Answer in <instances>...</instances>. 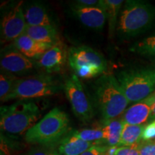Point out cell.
<instances>
[{"label": "cell", "mask_w": 155, "mask_h": 155, "mask_svg": "<svg viewBox=\"0 0 155 155\" xmlns=\"http://www.w3.org/2000/svg\"><path fill=\"white\" fill-rule=\"evenodd\" d=\"M70 10L71 15L83 25L94 30H102L107 20V15L101 1L99 5L95 7H83L73 2Z\"/></svg>", "instance_id": "cell-11"}, {"label": "cell", "mask_w": 155, "mask_h": 155, "mask_svg": "<svg viewBox=\"0 0 155 155\" xmlns=\"http://www.w3.org/2000/svg\"><path fill=\"white\" fill-rule=\"evenodd\" d=\"M27 24L23 2H15L4 10L1 19V42H13L25 33Z\"/></svg>", "instance_id": "cell-9"}, {"label": "cell", "mask_w": 155, "mask_h": 155, "mask_svg": "<svg viewBox=\"0 0 155 155\" xmlns=\"http://www.w3.org/2000/svg\"><path fill=\"white\" fill-rule=\"evenodd\" d=\"M25 155H60V154L53 147L39 146L32 148Z\"/></svg>", "instance_id": "cell-25"}, {"label": "cell", "mask_w": 155, "mask_h": 155, "mask_svg": "<svg viewBox=\"0 0 155 155\" xmlns=\"http://www.w3.org/2000/svg\"><path fill=\"white\" fill-rule=\"evenodd\" d=\"M69 127L68 116L60 108H54L27 131L25 139L30 144L54 147L65 138Z\"/></svg>", "instance_id": "cell-3"}, {"label": "cell", "mask_w": 155, "mask_h": 155, "mask_svg": "<svg viewBox=\"0 0 155 155\" xmlns=\"http://www.w3.org/2000/svg\"><path fill=\"white\" fill-rule=\"evenodd\" d=\"M63 89L75 116L83 123L90 121L94 116V109L80 78L73 74L65 81Z\"/></svg>", "instance_id": "cell-8"}, {"label": "cell", "mask_w": 155, "mask_h": 155, "mask_svg": "<svg viewBox=\"0 0 155 155\" xmlns=\"http://www.w3.org/2000/svg\"><path fill=\"white\" fill-rule=\"evenodd\" d=\"M68 58V53L63 44L58 42L47 50L38 60L39 68H41L48 73L60 71Z\"/></svg>", "instance_id": "cell-13"}, {"label": "cell", "mask_w": 155, "mask_h": 155, "mask_svg": "<svg viewBox=\"0 0 155 155\" xmlns=\"http://www.w3.org/2000/svg\"><path fill=\"white\" fill-rule=\"evenodd\" d=\"M108 147L104 144H97L92 147L81 155H106Z\"/></svg>", "instance_id": "cell-28"}, {"label": "cell", "mask_w": 155, "mask_h": 155, "mask_svg": "<svg viewBox=\"0 0 155 155\" xmlns=\"http://www.w3.org/2000/svg\"><path fill=\"white\" fill-rule=\"evenodd\" d=\"M73 3L78 5L83 6V7H95L99 5L100 1L97 0H78V1L73 2Z\"/></svg>", "instance_id": "cell-29"}, {"label": "cell", "mask_w": 155, "mask_h": 155, "mask_svg": "<svg viewBox=\"0 0 155 155\" xmlns=\"http://www.w3.org/2000/svg\"><path fill=\"white\" fill-rule=\"evenodd\" d=\"M12 44L21 53L34 61H38L53 46L36 41L26 34L19 37Z\"/></svg>", "instance_id": "cell-15"}, {"label": "cell", "mask_w": 155, "mask_h": 155, "mask_svg": "<svg viewBox=\"0 0 155 155\" xmlns=\"http://www.w3.org/2000/svg\"><path fill=\"white\" fill-rule=\"evenodd\" d=\"M0 112L2 132L13 138L25 134L38 123L40 116L39 106L30 100H19L9 106H2Z\"/></svg>", "instance_id": "cell-1"}, {"label": "cell", "mask_w": 155, "mask_h": 155, "mask_svg": "<svg viewBox=\"0 0 155 155\" xmlns=\"http://www.w3.org/2000/svg\"><path fill=\"white\" fill-rule=\"evenodd\" d=\"M94 89L104 121L116 119L127 110L129 101L114 75H102L95 83Z\"/></svg>", "instance_id": "cell-4"}, {"label": "cell", "mask_w": 155, "mask_h": 155, "mask_svg": "<svg viewBox=\"0 0 155 155\" xmlns=\"http://www.w3.org/2000/svg\"><path fill=\"white\" fill-rule=\"evenodd\" d=\"M145 126L124 124L119 147H129L139 144L142 139Z\"/></svg>", "instance_id": "cell-19"}, {"label": "cell", "mask_w": 155, "mask_h": 155, "mask_svg": "<svg viewBox=\"0 0 155 155\" xmlns=\"http://www.w3.org/2000/svg\"><path fill=\"white\" fill-rule=\"evenodd\" d=\"M155 139V120L145 126L141 141H152Z\"/></svg>", "instance_id": "cell-27"}, {"label": "cell", "mask_w": 155, "mask_h": 155, "mask_svg": "<svg viewBox=\"0 0 155 155\" xmlns=\"http://www.w3.org/2000/svg\"><path fill=\"white\" fill-rule=\"evenodd\" d=\"M31 38L42 43L51 45L57 43L58 32L55 26H28L27 25L25 33Z\"/></svg>", "instance_id": "cell-18"}, {"label": "cell", "mask_w": 155, "mask_h": 155, "mask_svg": "<svg viewBox=\"0 0 155 155\" xmlns=\"http://www.w3.org/2000/svg\"><path fill=\"white\" fill-rule=\"evenodd\" d=\"M116 79L129 103H137L155 92V68L123 70Z\"/></svg>", "instance_id": "cell-5"}, {"label": "cell", "mask_w": 155, "mask_h": 155, "mask_svg": "<svg viewBox=\"0 0 155 155\" xmlns=\"http://www.w3.org/2000/svg\"><path fill=\"white\" fill-rule=\"evenodd\" d=\"M68 61L79 78L99 76L107 68V61L103 55L86 45L71 48L68 53Z\"/></svg>", "instance_id": "cell-7"}, {"label": "cell", "mask_w": 155, "mask_h": 155, "mask_svg": "<svg viewBox=\"0 0 155 155\" xmlns=\"http://www.w3.org/2000/svg\"><path fill=\"white\" fill-rule=\"evenodd\" d=\"M26 24L28 26H55L47 8L39 2L23 5Z\"/></svg>", "instance_id": "cell-14"}, {"label": "cell", "mask_w": 155, "mask_h": 155, "mask_svg": "<svg viewBox=\"0 0 155 155\" xmlns=\"http://www.w3.org/2000/svg\"><path fill=\"white\" fill-rule=\"evenodd\" d=\"M139 155H155V139L141 141L139 143Z\"/></svg>", "instance_id": "cell-26"}, {"label": "cell", "mask_w": 155, "mask_h": 155, "mask_svg": "<svg viewBox=\"0 0 155 155\" xmlns=\"http://www.w3.org/2000/svg\"><path fill=\"white\" fill-rule=\"evenodd\" d=\"M0 65L2 71L15 76L32 75L39 68L38 62L23 55L12 44L2 50Z\"/></svg>", "instance_id": "cell-10"}, {"label": "cell", "mask_w": 155, "mask_h": 155, "mask_svg": "<svg viewBox=\"0 0 155 155\" xmlns=\"http://www.w3.org/2000/svg\"><path fill=\"white\" fill-rule=\"evenodd\" d=\"M154 100L155 92L127 108L121 116L122 121L124 124L131 125H143L148 122Z\"/></svg>", "instance_id": "cell-12"}, {"label": "cell", "mask_w": 155, "mask_h": 155, "mask_svg": "<svg viewBox=\"0 0 155 155\" xmlns=\"http://www.w3.org/2000/svg\"><path fill=\"white\" fill-rule=\"evenodd\" d=\"M134 53L155 61V34L134 44L129 48Z\"/></svg>", "instance_id": "cell-21"}, {"label": "cell", "mask_w": 155, "mask_h": 155, "mask_svg": "<svg viewBox=\"0 0 155 155\" xmlns=\"http://www.w3.org/2000/svg\"><path fill=\"white\" fill-rule=\"evenodd\" d=\"M97 144H101L88 142L71 134L60 142L58 151L60 155H81Z\"/></svg>", "instance_id": "cell-16"}, {"label": "cell", "mask_w": 155, "mask_h": 155, "mask_svg": "<svg viewBox=\"0 0 155 155\" xmlns=\"http://www.w3.org/2000/svg\"><path fill=\"white\" fill-rule=\"evenodd\" d=\"M71 135L88 142L104 145V134L101 127L97 129H87L75 131L71 133Z\"/></svg>", "instance_id": "cell-22"}, {"label": "cell", "mask_w": 155, "mask_h": 155, "mask_svg": "<svg viewBox=\"0 0 155 155\" xmlns=\"http://www.w3.org/2000/svg\"><path fill=\"white\" fill-rule=\"evenodd\" d=\"M154 25L155 6L147 2L129 0L121 9L116 30L121 38H131L144 33Z\"/></svg>", "instance_id": "cell-2"}, {"label": "cell", "mask_w": 155, "mask_h": 155, "mask_svg": "<svg viewBox=\"0 0 155 155\" xmlns=\"http://www.w3.org/2000/svg\"><path fill=\"white\" fill-rule=\"evenodd\" d=\"M124 125V124L121 119L104 121L101 128L104 134V145L108 148L119 147Z\"/></svg>", "instance_id": "cell-17"}, {"label": "cell", "mask_w": 155, "mask_h": 155, "mask_svg": "<svg viewBox=\"0 0 155 155\" xmlns=\"http://www.w3.org/2000/svg\"><path fill=\"white\" fill-rule=\"evenodd\" d=\"M106 155H139V144L129 147L108 148Z\"/></svg>", "instance_id": "cell-24"}, {"label": "cell", "mask_w": 155, "mask_h": 155, "mask_svg": "<svg viewBox=\"0 0 155 155\" xmlns=\"http://www.w3.org/2000/svg\"><path fill=\"white\" fill-rule=\"evenodd\" d=\"M101 2L107 15L109 35L111 37H113L117 28L119 12L124 2L123 0H101Z\"/></svg>", "instance_id": "cell-20"}, {"label": "cell", "mask_w": 155, "mask_h": 155, "mask_svg": "<svg viewBox=\"0 0 155 155\" xmlns=\"http://www.w3.org/2000/svg\"><path fill=\"white\" fill-rule=\"evenodd\" d=\"M155 120V100L154 101V104H153V106H152V112H151V114H150V119H149V122H151V121H153Z\"/></svg>", "instance_id": "cell-30"}, {"label": "cell", "mask_w": 155, "mask_h": 155, "mask_svg": "<svg viewBox=\"0 0 155 155\" xmlns=\"http://www.w3.org/2000/svg\"><path fill=\"white\" fill-rule=\"evenodd\" d=\"M18 78L11 73L1 71L0 75V99L2 101L10 94Z\"/></svg>", "instance_id": "cell-23"}, {"label": "cell", "mask_w": 155, "mask_h": 155, "mask_svg": "<svg viewBox=\"0 0 155 155\" xmlns=\"http://www.w3.org/2000/svg\"><path fill=\"white\" fill-rule=\"evenodd\" d=\"M63 88L50 75L36 74L18 78L14 88L3 101L11 100H29L54 95Z\"/></svg>", "instance_id": "cell-6"}]
</instances>
